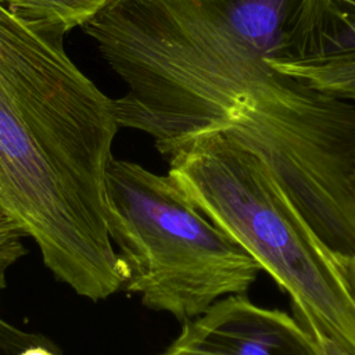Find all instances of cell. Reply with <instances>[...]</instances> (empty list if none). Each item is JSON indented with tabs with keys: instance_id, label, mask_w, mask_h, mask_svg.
I'll return each mask as SVG.
<instances>
[{
	"instance_id": "6da1fadb",
	"label": "cell",
	"mask_w": 355,
	"mask_h": 355,
	"mask_svg": "<svg viewBox=\"0 0 355 355\" xmlns=\"http://www.w3.org/2000/svg\"><path fill=\"white\" fill-rule=\"evenodd\" d=\"M67 32L0 3V207L60 282L100 301L125 280L105 219L119 126L112 98L68 57Z\"/></svg>"
},
{
	"instance_id": "3957f363",
	"label": "cell",
	"mask_w": 355,
	"mask_h": 355,
	"mask_svg": "<svg viewBox=\"0 0 355 355\" xmlns=\"http://www.w3.org/2000/svg\"><path fill=\"white\" fill-rule=\"evenodd\" d=\"M168 175L290 295L313 336L355 355V304L338 266L251 153L219 130L208 132L169 158Z\"/></svg>"
},
{
	"instance_id": "7c38bea8",
	"label": "cell",
	"mask_w": 355,
	"mask_h": 355,
	"mask_svg": "<svg viewBox=\"0 0 355 355\" xmlns=\"http://www.w3.org/2000/svg\"><path fill=\"white\" fill-rule=\"evenodd\" d=\"M338 270L344 279V283L348 288V293L351 294V298L355 304V258H352L351 261L343 262V263H337Z\"/></svg>"
},
{
	"instance_id": "8992f818",
	"label": "cell",
	"mask_w": 355,
	"mask_h": 355,
	"mask_svg": "<svg viewBox=\"0 0 355 355\" xmlns=\"http://www.w3.org/2000/svg\"><path fill=\"white\" fill-rule=\"evenodd\" d=\"M159 355L323 354L313 334L288 313L259 306L245 295H230L184 322Z\"/></svg>"
},
{
	"instance_id": "8fae6325",
	"label": "cell",
	"mask_w": 355,
	"mask_h": 355,
	"mask_svg": "<svg viewBox=\"0 0 355 355\" xmlns=\"http://www.w3.org/2000/svg\"><path fill=\"white\" fill-rule=\"evenodd\" d=\"M25 233L0 207V291L6 287V272L25 252Z\"/></svg>"
},
{
	"instance_id": "30bf717a",
	"label": "cell",
	"mask_w": 355,
	"mask_h": 355,
	"mask_svg": "<svg viewBox=\"0 0 355 355\" xmlns=\"http://www.w3.org/2000/svg\"><path fill=\"white\" fill-rule=\"evenodd\" d=\"M0 355H64L50 338L22 330L0 318Z\"/></svg>"
},
{
	"instance_id": "277c9868",
	"label": "cell",
	"mask_w": 355,
	"mask_h": 355,
	"mask_svg": "<svg viewBox=\"0 0 355 355\" xmlns=\"http://www.w3.org/2000/svg\"><path fill=\"white\" fill-rule=\"evenodd\" d=\"M105 219L125 275L122 288L182 322L222 298L245 295L262 270L168 173L157 175L136 162L111 159Z\"/></svg>"
},
{
	"instance_id": "9c48e42d",
	"label": "cell",
	"mask_w": 355,
	"mask_h": 355,
	"mask_svg": "<svg viewBox=\"0 0 355 355\" xmlns=\"http://www.w3.org/2000/svg\"><path fill=\"white\" fill-rule=\"evenodd\" d=\"M108 0H0L17 17L62 25L67 31L85 25Z\"/></svg>"
},
{
	"instance_id": "4fadbf2b",
	"label": "cell",
	"mask_w": 355,
	"mask_h": 355,
	"mask_svg": "<svg viewBox=\"0 0 355 355\" xmlns=\"http://www.w3.org/2000/svg\"><path fill=\"white\" fill-rule=\"evenodd\" d=\"M313 337L319 343V347H320L323 355H351L349 352L343 349L340 345H337L331 340H327V338H323V337H318V336H313Z\"/></svg>"
},
{
	"instance_id": "ba28073f",
	"label": "cell",
	"mask_w": 355,
	"mask_h": 355,
	"mask_svg": "<svg viewBox=\"0 0 355 355\" xmlns=\"http://www.w3.org/2000/svg\"><path fill=\"white\" fill-rule=\"evenodd\" d=\"M272 67L316 90L355 103V57L323 61H277Z\"/></svg>"
},
{
	"instance_id": "52a82bcc",
	"label": "cell",
	"mask_w": 355,
	"mask_h": 355,
	"mask_svg": "<svg viewBox=\"0 0 355 355\" xmlns=\"http://www.w3.org/2000/svg\"><path fill=\"white\" fill-rule=\"evenodd\" d=\"M355 57V0H300L284 61Z\"/></svg>"
},
{
	"instance_id": "5b68a950",
	"label": "cell",
	"mask_w": 355,
	"mask_h": 355,
	"mask_svg": "<svg viewBox=\"0 0 355 355\" xmlns=\"http://www.w3.org/2000/svg\"><path fill=\"white\" fill-rule=\"evenodd\" d=\"M219 132L258 159L336 265L355 258V103L279 72Z\"/></svg>"
},
{
	"instance_id": "7a4b0ae2",
	"label": "cell",
	"mask_w": 355,
	"mask_h": 355,
	"mask_svg": "<svg viewBox=\"0 0 355 355\" xmlns=\"http://www.w3.org/2000/svg\"><path fill=\"white\" fill-rule=\"evenodd\" d=\"M300 0H108L82 31L126 83L119 128L171 158L219 130L287 60Z\"/></svg>"
}]
</instances>
